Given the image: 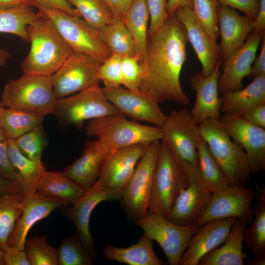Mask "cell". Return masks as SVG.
Masks as SVG:
<instances>
[{
	"instance_id": "cell-1",
	"label": "cell",
	"mask_w": 265,
	"mask_h": 265,
	"mask_svg": "<svg viewBox=\"0 0 265 265\" xmlns=\"http://www.w3.org/2000/svg\"><path fill=\"white\" fill-rule=\"evenodd\" d=\"M188 42L185 27L174 15L169 16L160 28L148 37L140 91L158 104L190 105L180 82Z\"/></svg>"
},
{
	"instance_id": "cell-2",
	"label": "cell",
	"mask_w": 265,
	"mask_h": 265,
	"mask_svg": "<svg viewBox=\"0 0 265 265\" xmlns=\"http://www.w3.org/2000/svg\"><path fill=\"white\" fill-rule=\"evenodd\" d=\"M26 30L31 46L21 63L24 74L52 76L74 51L40 10Z\"/></svg>"
},
{
	"instance_id": "cell-3",
	"label": "cell",
	"mask_w": 265,
	"mask_h": 265,
	"mask_svg": "<svg viewBox=\"0 0 265 265\" xmlns=\"http://www.w3.org/2000/svg\"><path fill=\"white\" fill-rule=\"evenodd\" d=\"M199 128L201 137L229 185L244 186L251 173L243 149L227 134L219 120L205 119Z\"/></svg>"
},
{
	"instance_id": "cell-4",
	"label": "cell",
	"mask_w": 265,
	"mask_h": 265,
	"mask_svg": "<svg viewBox=\"0 0 265 265\" xmlns=\"http://www.w3.org/2000/svg\"><path fill=\"white\" fill-rule=\"evenodd\" d=\"M57 100L52 76L24 74L5 85L0 103L4 107L44 117L53 114Z\"/></svg>"
},
{
	"instance_id": "cell-5",
	"label": "cell",
	"mask_w": 265,
	"mask_h": 265,
	"mask_svg": "<svg viewBox=\"0 0 265 265\" xmlns=\"http://www.w3.org/2000/svg\"><path fill=\"white\" fill-rule=\"evenodd\" d=\"M188 184L181 162L162 140L154 171L148 211L166 217L179 194Z\"/></svg>"
},
{
	"instance_id": "cell-6",
	"label": "cell",
	"mask_w": 265,
	"mask_h": 265,
	"mask_svg": "<svg viewBox=\"0 0 265 265\" xmlns=\"http://www.w3.org/2000/svg\"><path fill=\"white\" fill-rule=\"evenodd\" d=\"M86 132L112 150L139 144L149 145L162 139L160 127L128 120L120 113L90 120Z\"/></svg>"
},
{
	"instance_id": "cell-7",
	"label": "cell",
	"mask_w": 265,
	"mask_h": 265,
	"mask_svg": "<svg viewBox=\"0 0 265 265\" xmlns=\"http://www.w3.org/2000/svg\"><path fill=\"white\" fill-rule=\"evenodd\" d=\"M160 145V140H156L148 145L120 193V201L128 216L133 221L144 216L148 211L152 180Z\"/></svg>"
},
{
	"instance_id": "cell-8",
	"label": "cell",
	"mask_w": 265,
	"mask_h": 265,
	"mask_svg": "<svg viewBox=\"0 0 265 265\" xmlns=\"http://www.w3.org/2000/svg\"><path fill=\"white\" fill-rule=\"evenodd\" d=\"M134 222L144 234L159 244L170 265H180L190 239L200 227L196 224L179 225L149 211Z\"/></svg>"
},
{
	"instance_id": "cell-9",
	"label": "cell",
	"mask_w": 265,
	"mask_h": 265,
	"mask_svg": "<svg viewBox=\"0 0 265 265\" xmlns=\"http://www.w3.org/2000/svg\"><path fill=\"white\" fill-rule=\"evenodd\" d=\"M118 113L106 97L103 88L97 84L72 96L57 99L53 114L64 125L81 128L87 120Z\"/></svg>"
},
{
	"instance_id": "cell-10",
	"label": "cell",
	"mask_w": 265,
	"mask_h": 265,
	"mask_svg": "<svg viewBox=\"0 0 265 265\" xmlns=\"http://www.w3.org/2000/svg\"><path fill=\"white\" fill-rule=\"evenodd\" d=\"M52 21L74 52L85 53L104 61L112 53L102 42L100 32L80 17L60 10L40 9Z\"/></svg>"
},
{
	"instance_id": "cell-11",
	"label": "cell",
	"mask_w": 265,
	"mask_h": 265,
	"mask_svg": "<svg viewBox=\"0 0 265 265\" xmlns=\"http://www.w3.org/2000/svg\"><path fill=\"white\" fill-rule=\"evenodd\" d=\"M103 62L90 55L73 52L52 76L56 99L67 97L99 84L98 68Z\"/></svg>"
},
{
	"instance_id": "cell-12",
	"label": "cell",
	"mask_w": 265,
	"mask_h": 265,
	"mask_svg": "<svg viewBox=\"0 0 265 265\" xmlns=\"http://www.w3.org/2000/svg\"><path fill=\"white\" fill-rule=\"evenodd\" d=\"M162 139L181 162L198 166L197 146L201 137L199 125L190 110H172L160 127Z\"/></svg>"
},
{
	"instance_id": "cell-13",
	"label": "cell",
	"mask_w": 265,
	"mask_h": 265,
	"mask_svg": "<svg viewBox=\"0 0 265 265\" xmlns=\"http://www.w3.org/2000/svg\"><path fill=\"white\" fill-rule=\"evenodd\" d=\"M187 176L188 184L179 194L166 217L181 225L195 224L207 209L212 193L202 179L198 166L181 162Z\"/></svg>"
},
{
	"instance_id": "cell-14",
	"label": "cell",
	"mask_w": 265,
	"mask_h": 265,
	"mask_svg": "<svg viewBox=\"0 0 265 265\" xmlns=\"http://www.w3.org/2000/svg\"><path fill=\"white\" fill-rule=\"evenodd\" d=\"M256 195L252 188L229 185L212 193L207 209L195 224L201 226L210 220L229 217L243 220L249 224L254 217L251 203Z\"/></svg>"
},
{
	"instance_id": "cell-15",
	"label": "cell",
	"mask_w": 265,
	"mask_h": 265,
	"mask_svg": "<svg viewBox=\"0 0 265 265\" xmlns=\"http://www.w3.org/2000/svg\"><path fill=\"white\" fill-rule=\"evenodd\" d=\"M120 193L97 181L85 190L81 197L72 207L64 209L65 216L74 223L77 234L94 260L96 259L97 247L89 229L91 213L100 203L120 200Z\"/></svg>"
},
{
	"instance_id": "cell-16",
	"label": "cell",
	"mask_w": 265,
	"mask_h": 265,
	"mask_svg": "<svg viewBox=\"0 0 265 265\" xmlns=\"http://www.w3.org/2000/svg\"><path fill=\"white\" fill-rule=\"evenodd\" d=\"M223 128L245 152L251 174L265 169V129L255 126L242 116L223 114L219 119Z\"/></svg>"
},
{
	"instance_id": "cell-17",
	"label": "cell",
	"mask_w": 265,
	"mask_h": 265,
	"mask_svg": "<svg viewBox=\"0 0 265 265\" xmlns=\"http://www.w3.org/2000/svg\"><path fill=\"white\" fill-rule=\"evenodd\" d=\"M265 31H252L244 43L221 63L218 81V92L221 96L242 88V80L250 73Z\"/></svg>"
},
{
	"instance_id": "cell-18",
	"label": "cell",
	"mask_w": 265,
	"mask_h": 265,
	"mask_svg": "<svg viewBox=\"0 0 265 265\" xmlns=\"http://www.w3.org/2000/svg\"><path fill=\"white\" fill-rule=\"evenodd\" d=\"M105 95L117 111L135 120L148 122L160 127L167 116L159 104L141 91L134 92L121 85L104 87Z\"/></svg>"
},
{
	"instance_id": "cell-19",
	"label": "cell",
	"mask_w": 265,
	"mask_h": 265,
	"mask_svg": "<svg viewBox=\"0 0 265 265\" xmlns=\"http://www.w3.org/2000/svg\"><path fill=\"white\" fill-rule=\"evenodd\" d=\"M173 15L185 28L188 41L201 64V73L205 77L210 75L216 66L221 63L219 45L212 41L191 8L180 7Z\"/></svg>"
},
{
	"instance_id": "cell-20",
	"label": "cell",
	"mask_w": 265,
	"mask_h": 265,
	"mask_svg": "<svg viewBox=\"0 0 265 265\" xmlns=\"http://www.w3.org/2000/svg\"><path fill=\"white\" fill-rule=\"evenodd\" d=\"M23 194V211L8 241V246L15 250L25 249L27 233L36 222L54 210L64 209L68 206L62 200L44 196L37 191Z\"/></svg>"
},
{
	"instance_id": "cell-21",
	"label": "cell",
	"mask_w": 265,
	"mask_h": 265,
	"mask_svg": "<svg viewBox=\"0 0 265 265\" xmlns=\"http://www.w3.org/2000/svg\"><path fill=\"white\" fill-rule=\"evenodd\" d=\"M148 145L139 144L112 151L103 166L97 182L120 193Z\"/></svg>"
},
{
	"instance_id": "cell-22",
	"label": "cell",
	"mask_w": 265,
	"mask_h": 265,
	"mask_svg": "<svg viewBox=\"0 0 265 265\" xmlns=\"http://www.w3.org/2000/svg\"><path fill=\"white\" fill-rule=\"evenodd\" d=\"M237 219L232 217L214 219L201 225L190 239L180 265H198L204 256L224 242Z\"/></svg>"
},
{
	"instance_id": "cell-23",
	"label": "cell",
	"mask_w": 265,
	"mask_h": 265,
	"mask_svg": "<svg viewBox=\"0 0 265 265\" xmlns=\"http://www.w3.org/2000/svg\"><path fill=\"white\" fill-rule=\"evenodd\" d=\"M221 64L207 77L201 72L194 73L190 77L191 87L196 92L195 103L190 113L198 125L205 119L219 120L221 116V98L218 90Z\"/></svg>"
},
{
	"instance_id": "cell-24",
	"label": "cell",
	"mask_w": 265,
	"mask_h": 265,
	"mask_svg": "<svg viewBox=\"0 0 265 265\" xmlns=\"http://www.w3.org/2000/svg\"><path fill=\"white\" fill-rule=\"evenodd\" d=\"M217 13L219 24V45L221 63L232 52L240 47L253 29L254 19L239 15L236 10L218 3Z\"/></svg>"
},
{
	"instance_id": "cell-25",
	"label": "cell",
	"mask_w": 265,
	"mask_h": 265,
	"mask_svg": "<svg viewBox=\"0 0 265 265\" xmlns=\"http://www.w3.org/2000/svg\"><path fill=\"white\" fill-rule=\"evenodd\" d=\"M113 151L98 140L87 141L81 156L63 171L84 190L98 180L108 157Z\"/></svg>"
},
{
	"instance_id": "cell-26",
	"label": "cell",
	"mask_w": 265,
	"mask_h": 265,
	"mask_svg": "<svg viewBox=\"0 0 265 265\" xmlns=\"http://www.w3.org/2000/svg\"><path fill=\"white\" fill-rule=\"evenodd\" d=\"M246 222L237 219L225 240L204 256L198 265H243L247 254L243 250V232Z\"/></svg>"
},
{
	"instance_id": "cell-27",
	"label": "cell",
	"mask_w": 265,
	"mask_h": 265,
	"mask_svg": "<svg viewBox=\"0 0 265 265\" xmlns=\"http://www.w3.org/2000/svg\"><path fill=\"white\" fill-rule=\"evenodd\" d=\"M265 104V75L253 79L246 87L222 95L221 112L242 116L251 108Z\"/></svg>"
},
{
	"instance_id": "cell-28",
	"label": "cell",
	"mask_w": 265,
	"mask_h": 265,
	"mask_svg": "<svg viewBox=\"0 0 265 265\" xmlns=\"http://www.w3.org/2000/svg\"><path fill=\"white\" fill-rule=\"evenodd\" d=\"M257 200L253 209L254 220L243 232V241L254 255L249 265L265 264V187L256 186Z\"/></svg>"
},
{
	"instance_id": "cell-29",
	"label": "cell",
	"mask_w": 265,
	"mask_h": 265,
	"mask_svg": "<svg viewBox=\"0 0 265 265\" xmlns=\"http://www.w3.org/2000/svg\"><path fill=\"white\" fill-rule=\"evenodd\" d=\"M153 240L144 234L138 242L128 247L112 245L106 246L103 250L107 260L129 265H163L166 264L156 254Z\"/></svg>"
},
{
	"instance_id": "cell-30",
	"label": "cell",
	"mask_w": 265,
	"mask_h": 265,
	"mask_svg": "<svg viewBox=\"0 0 265 265\" xmlns=\"http://www.w3.org/2000/svg\"><path fill=\"white\" fill-rule=\"evenodd\" d=\"M6 143L10 162L18 176L19 186L23 193L37 191L38 184L46 171L44 165L25 156L12 138H8Z\"/></svg>"
},
{
	"instance_id": "cell-31",
	"label": "cell",
	"mask_w": 265,
	"mask_h": 265,
	"mask_svg": "<svg viewBox=\"0 0 265 265\" xmlns=\"http://www.w3.org/2000/svg\"><path fill=\"white\" fill-rule=\"evenodd\" d=\"M85 190L63 172L46 171L40 180L37 192L50 198L57 199L73 205L83 195Z\"/></svg>"
},
{
	"instance_id": "cell-32",
	"label": "cell",
	"mask_w": 265,
	"mask_h": 265,
	"mask_svg": "<svg viewBox=\"0 0 265 265\" xmlns=\"http://www.w3.org/2000/svg\"><path fill=\"white\" fill-rule=\"evenodd\" d=\"M149 18L147 0H133L122 19L135 41L142 64L146 54Z\"/></svg>"
},
{
	"instance_id": "cell-33",
	"label": "cell",
	"mask_w": 265,
	"mask_h": 265,
	"mask_svg": "<svg viewBox=\"0 0 265 265\" xmlns=\"http://www.w3.org/2000/svg\"><path fill=\"white\" fill-rule=\"evenodd\" d=\"M99 32L101 41L112 53L121 56H137L135 41L122 19L116 18Z\"/></svg>"
},
{
	"instance_id": "cell-34",
	"label": "cell",
	"mask_w": 265,
	"mask_h": 265,
	"mask_svg": "<svg viewBox=\"0 0 265 265\" xmlns=\"http://www.w3.org/2000/svg\"><path fill=\"white\" fill-rule=\"evenodd\" d=\"M24 205L23 193H0V248L8 247L10 236L21 216Z\"/></svg>"
},
{
	"instance_id": "cell-35",
	"label": "cell",
	"mask_w": 265,
	"mask_h": 265,
	"mask_svg": "<svg viewBox=\"0 0 265 265\" xmlns=\"http://www.w3.org/2000/svg\"><path fill=\"white\" fill-rule=\"evenodd\" d=\"M198 167L204 182L212 193L219 191L229 184L201 137L197 146Z\"/></svg>"
},
{
	"instance_id": "cell-36",
	"label": "cell",
	"mask_w": 265,
	"mask_h": 265,
	"mask_svg": "<svg viewBox=\"0 0 265 265\" xmlns=\"http://www.w3.org/2000/svg\"><path fill=\"white\" fill-rule=\"evenodd\" d=\"M30 5L0 9V32L14 34L29 42L26 27L38 16Z\"/></svg>"
},
{
	"instance_id": "cell-37",
	"label": "cell",
	"mask_w": 265,
	"mask_h": 265,
	"mask_svg": "<svg viewBox=\"0 0 265 265\" xmlns=\"http://www.w3.org/2000/svg\"><path fill=\"white\" fill-rule=\"evenodd\" d=\"M44 117L3 106L0 102V127L8 138L14 139L41 124Z\"/></svg>"
},
{
	"instance_id": "cell-38",
	"label": "cell",
	"mask_w": 265,
	"mask_h": 265,
	"mask_svg": "<svg viewBox=\"0 0 265 265\" xmlns=\"http://www.w3.org/2000/svg\"><path fill=\"white\" fill-rule=\"evenodd\" d=\"M91 27L101 30L115 20L103 0H67Z\"/></svg>"
},
{
	"instance_id": "cell-39",
	"label": "cell",
	"mask_w": 265,
	"mask_h": 265,
	"mask_svg": "<svg viewBox=\"0 0 265 265\" xmlns=\"http://www.w3.org/2000/svg\"><path fill=\"white\" fill-rule=\"evenodd\" d=\"M57 259L58 265H92L94 261L77 233L61 241Z\"/></svg>"
},
{
	"instance_id": "cell-40",
	"label": "cell",
	"mask_w": 265,
	"mask_h": 265,
	"mask_svg": "<svg viewBox=\"0 0 265 265\" xmlns=\"http://www.w3.org/2000/svg\"><path fill=\"white\" fill-rule=\"evenodd\" d=\"M13 139L25 156L35 162H42V154L47 140L41 124Z\"/></svg>"
},
{
	"instance_id": "cell-41",
	"label": "cell",
	"mask_w": 265,
	"mask_h": 265,
	"mask_svg": "<svg viewBox=\"0 0 265 265\" xmlns=\"http://www.w3.org/2000/svg\"><path fill=\"white\" fill-rule=\"evenodd\" d=\"M217 0H192V9L196 18L212 41L217 43L219 24Z\"/></svg>"
},
{
	"instance_id": "cell-42",
	"label": "cell",
	"mask_w": 265,
	"mask_h": 265,
	"mask_svg": "<svg viewBox=\"0 0 265 265\" xmlns=\"http://www.w3.org/2000/svg\"><path fill=\"white\" fill-rule=\"evenodd\" d=\"M25 250L31 265H58L57 249L49 245L45 235L26 239Z\"/></svg>"
},
{
	"instance_id": "cell-43",
	"label": "cell",
	"mask_w": 265,
	"mask_h": 265,
	"mask_svg": "<svg viewBox=\"0 0 265 265\" xmlns=\"http://www.w3.org/2000/svg\"><path fill=\"white\" fill-rule=\"evenodd\" d=\"M143 71V65L137 56H122L121 84L130 90L140 91Z\"/></svg>"
},
{
	"instance_id": "cell-44",
	"label": "cell",
	"mask_w": 265,
	"mask_h": 265,
	"mask_svg": "<svg viewBox=\"0 0 265 265\" xmlns=\"http://www.w3.org/2000/svg\"><path fill=\"white\" fill-rule=\"evenodd\" d=\"M122 56L112 53L98 68V77L105 87L116 86L122 83Z\"/></svg>"
},
{
	"instance_id": "cell-45",
	"label": "cell",
	"mask_w": 265,
	"mask_h": 265,
	"mask_svg": "<svg viewBox=\"0 0 265 265\" xmlns=\"http://www.w3.org/2000/svg\"><path fill=\"white\" fill-rule=\"evenodd\" d=\"M167 0H147L150 18L148 37L158 31L169 17L166 11Z\"/></svg>"
},
{
	"instance_id": "cell-46",
	"label": "cell",
	"mask_w": 265,
	"mask_h": 265,
	"mask_svg": "<svg viewBox=\"0 0 265 265\" xmlns=\"http://www.w3.org/2000/svg\"><path fill=\"white\" fill-rule=\"evenodd\" d=\"M218 3L238 9L245 15L255 19L260 8V0H217Z\"/></svg>"
},
{
	"instance_id": "cell-47",
	"label": "cell",
	"mask_w": 265,
	"mask_h": 265,
	"mask_svg": "<svg viewBox=\"0 0 265 265\" xmlns=\"http://www.w3.org/2000/svg\"><path fill=\"white\" fill-rule=\"evenodd\" d=\"M0 177L19 186L18 176L9 160L6 141L0 142Z\"/></svg>"
},
{
	"instance_id": "cell-48",
	"label": "cell",
	"mask_w": 265,
	"mask_h": 265,
	"mask_svg": "<svg viewBox=\"0 0 265 265\" xmlns=\"http://www.w3.org/2000/svg\"><path fill=\"white\" fill-rule=\"evenodd\" d=\"M33 6L40 9L57 10L80 17L78 11L67 0H31Z\"/></svg>"
},
{
	"instance_id": "cell-49",
	"label": "cell",
	"mask_w": 265,
	"mask_h": 265,
	"mask_svg": "<svg viewBox=\"0 0 265 265\" xmlns=\"http://www.w3.org/2000/svg\"><path fill=\"white\" fill-rule=\"evenodd\" d=\"M4 265H31L25 250L8 247L4 250Z\"/></svg>"
},
{
	"instance_id": "cell-50",
	"label": "cell",
	"mask_w": 265,
	"mask_h": 265,
	"mask_svg": "<svg viewBox=\"0 0 265 265\" xmlns=\"http://www.w3.org/2000/svg\"><path fill=\"white\" fill-rule=\"evenodd\" d=\"M242 117L250 124L265 129V104L251 108Z\"/></svg>"
},
{
	"instance_id": "cell-51",
	"label": "cell",
	"mask_w": 265,
	"mask_h": 265,
	"mask_svg": "<svg viewBox=\"0 0 265 265\" xmlns=\"http://www.w3.org/2000/svg\"><path fill=\"white\" fill-rule=\"evenodd\" d=\"M261 45L260 54L255 59L249 75L252 79L265 75V33L263 36Z\"/></svg>"
},
{
	"instance_id": "cell-52",
	"label": "cell",
	"mask_w": 265,
	"mask_h": 265,
	"mask_svg": "<svg viewBox=\"0 0 265 265\" xmlns=\"http://www.w3.org/2000/svg\"><path fill=\"white\" fill-rule=\"evenodd\" d=\"M133 0H103L116 19H122Z\"/></svg>"
},
{
	"instance_id": "cell-53",
	"label": "cell",
	"mask_w": 265,
	"mask_h": 265,
	"mask_svg": "<svg viewBox=\"0 0 265 265\" xmlns=\"http://www.w3.org/2000/svg\"><path fill=\"white\" fill-rule=\"evenodd\" d=\"M253 31H265V0H260V8L254 20Z\"/></svg>"
},
{
	"instance_id": "cell-54",
	"label": "cell",
	"mask_w": 265,
	"mask_h": 265,
	"mask_svg": "<svg viewBox=\"0 0 265 265\" xmlns=\"http://www.w3.org/2000/svg\"><path fill=\"white\" fill-rule=\"evenodd\" d=\"M187 6L192 9V0H167L166 11L169 16L173 15L179 7Z\"/></svg>"
},
{
	"instance_id": "cell-55",
	"label": "cell",
	"mask_w": 265,
	"mask_h": 265,
	"mask_svg": "<svg viewBox=\"0 0 265 265\" xmlns=\"http://www.w3.org/2000/svg\"><path fill=\"white\" fill-rule=\"evenodd\" d=\"M22 189L11 181L0 177V193H22Z\"/></svg>"
},
{
	"instance_id": "cell-56",
	"label": "cell",
	"mask_w": 265,
	"mask_h": 265,
	"mask_svg": "<svg viewBox=\"0 0 265 265\" xmlns=\"http://www.w3.org/2000/svg\"><path fill=\"white\" fill-rule=\"evenodd\" d=\"M25 5L34 6L31 0H0V9H7Z\"/></svg>"
},
{
	"instance_id": "cell-57",
	"label": "cell",
	"mask_w": 265,
	"mask_h": 265,
	"mask_svg": "<svg viewBox=\"0 0 265 265\" xmlns=\"http://www.w3.org/2000/svg\"><path fill=\"white\" fill-rule=\"evenodd\" d=\"M10 57V53L8 51L0 47V68L5 65Z\"/></svg>"
},
{
	"instance_id": "cell-58",
	"label": "cell",
	"mask_w": 265,
	"mask_h": 265,
	"mask_svg": "<svg viewBox=\"0 0 265 265\" xmlns=\"http://www.w3.org/2000/svg\"><path fill=\"white\" fill-rule=\"evenodd\" d=\"M8 138L0 127V142H5Z\"/></svg>"
},
{
	"instance_id": "cell-59",
	"label": "cell",
	"mask_w": 265,
	"mask_h": 265,
	"mask_svg": "<svg viewBox=\"0 0 265 265\" xmlns=\"http://www.w3.org/2000/svg\"><path fill=\"white\" fill-rule=\"evenodd\" d=\"M4 251L0 248V265H4L3 261Z\"/></svg>"
}]
</instances>
